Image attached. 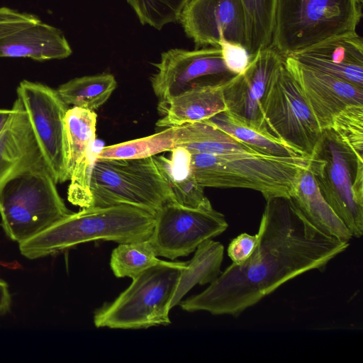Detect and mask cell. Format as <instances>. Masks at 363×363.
<instances>
[{
    "label": "cell",
    "mask_w": 363,
    "mask_h": 363,
    "mask_svg": "<svg viewBox=\"0 0 363 363\" xmlns=\"http://www.w3.org/2000/svg\"><path fill=\"white\" fill-rule=\"evenodd\" d=\"M257 244L242 264L232 263L202 292L181 301L182 310L238 317L286 282L323 272L350 246L313 225L289 199L266 201Z\"/></svg>",
    "instance_id": "6da1fadb"
},
{
    "label": "cell",
    "mask_w": 363,
    "mask_h": 363,
    "mask_svg": "<svg viewBox=\"0 0 363 363\" xmlns=\"http://www.w3.org/2000/svg\"><path fill=\"white\" fill-rule=\"evenodd\" d=\"M155 215L126 204L84 208L19 243V250L25 257L35 259L91 241L146 240L152 233Z\"/></svg>",
    "instance_id": "7a4b0ae2"
},
{
    "label": "cell",
    "mask_w": 363,
    "mask_h": 363,
    "mask_svg": "<svg viewBox=\"0 0 363 363\" xmlns=\"http://www.w3.org/2000/svg\"><path fill=\"white\" fill-rule=\"evenodd\" d=\"M309 160L303 155L260 153L191 154L194 177L201 186L250 189L260 192L266 201L289 199Z\"/></svg>",
    "instance_id": "3957f363"
},
{
    "label": "cell",
    "mask_w": 363,
    "mask_h": 363,
    "mask_svg": "<svg viewBox=\"0 0 363 363\" xmlns=\"http://www.w3.org/2000/svg\"><path fill=\"white\" fill-rule=\"evenodd\" d=\"M363 0H275L272 45L284 57L357 33Z\"/></svg>",
    "instance_id": "277c9868"
},
{
    "label": "cell",
    "mask_w": 363,
    "mask_h": 363,
    "mask_svg": "<svg viewBox=\"0 0 363 363\" xmlns=\"http://www.w3.org/2000/svg\"><path fill=\"white\" fill-rule=\"evenodd\" d=\"M309 167L321 194L352 237L363 235V157L331 128L323 130Z\"/></svg>",
    "instance_id": "5b68a950"
},
{
    "label": "cell",
    "mask_w": 363,
    "mask_h": 363,
    "mask_svg": "<svg viewBox=\"0 0 363 363\" xmlns=\"http://www.w3.org/2000/svg\"><path fill=\"white\" fill-rule=\"evenodd\" d=\"M186 264L165 261L140 273L116 299L94 311L95 327L142 329L170 324V303Z\"/></svg>",
    "instance_id": "8992f818"
},
{
    "label": "cell",
    "mask_w": 363,
    "mask_h": 363,
    "mask_svg": "<svg viewBox=\"0 0 363 363\" xmlns=\"http://www.w3.org/2000/svg\"><path fill=\"white\" fill-rule=\"evenodd\" d=\"M56 184L43 165L14 177L0 189L1 225L10 239L21 243L73 213Z\"/></svg>",
    "instance_id": "52a82bcc"
},
{
    "label": "cell",
    "mask_w": 363,
    "mask_h": 363,
    "mask_svg": "<svg viewBox=\"0 0 363 363\" xmlns=\"http://www.w3.org/2000/svg\"><path fill=\"white\" fill-rule=\"evenodd\" d=\"M90 191L94 207L126 204L156 214L162 206L173 201L170 188L154 156L96 157L90 177Z\"/></svg>",
    "instance_id": "ba28073f"
},
{
    "label": "cell",
    "mask_w": 363,
    "mask_h": 363,
    "mask_svg": "<svg viewBox=\"0 0 363 363\" xmlns=\"http://www.w3.org/2000/svg\"><path fill=\"white\" fill-rule=\"evenodd\" d=\"M262 109L267 129L272 135L302 155L311 156L322 130L284 60L274 74Z\"/></svg>",
    "instance_id": "9c48e42d"
},
{
    "label": "cell",
    "mask_w": 363,
    "mask_h": 363,
    "mask_svg": "<svg viewBox=\"0 0 363 363\" xmlns=\"http://www.w3.org/2000/svg\"><path fill=\"white\" fill-rule=\"evenodd\" d=\"M228 227L225 216L212 205L195 208L169 201L157 211L148 241L157 256L174 260L194 252L201 242L220 235Z\"/></svg>",
    "instance_id": "30bf717a"
},
{
    "label": "cell",
    "mask_w": 363,
    "mask_h": 363,
    "mask_svg": "<svg viewBox=\"0 0 363 363\" xmlns=\"http://www.w3.org/2000/svg\"><path fill=\"white\" fill-rule=\"evenodd\" d=\"M16 91L55 181L57 184L69 180L65 130L69 106L57 89L41 83L23 80Z\"/></svg>",
    "instance_id": "8fae6325"
},
{
    "label": "cell",
    "mask_w": 363,
    "mask_h": 363,
    "mask_svg": "<svg viewBox=\"0 0 363 363\" xmlns=\"http://www.w3.org/2000/svg\"><path fill=\"white\" fill-rule=\"evenodd\" d=\"M153 65L157 71L150 82L158 98V112L172 99L186 91L234 76L225 65L220 47L170 49L162 52L160 62Z\"/></svg>",
    "instance_id": "7c38bea8"
},
{
    "label": "cell",
    "mask_w": 363,
    "mask_h": 363,
    "mask_svg": "<svg viewBox=\"0 0 363 363\" xmlns=\"http://www.w3.org/2000/svg\"><path fill=\"white\" fill-rule=\"evenodd\" d=\"M179 21L195 49L219 47L221 40L247 50L246 16L241 0H191Z\"/></svg>",
    "instance_id": "4fadbf2b"
},
{
    "label": "cell",
    "mask_w": 363,
    "mask_h": 363,
    "mask_svg": "<svg viewBox=\"0 0 363 363\" xmlns=\"http://www.w3.org/2000/svg\"><path fill=\"white\" fill-rule=\"evenodd\" d=\"M284 60L272 45L257 52L244 72L226 81L223 92L227 111L259 128L267 129L262 105Z\"/></svg>",
    "instance_id": "5bb4252c"
},
{
    "label": "cell",
    "mask_w": 363,
    "mask_h": 363,
    "mask_svg": "<svg viewBox=\"0 0 363 363\" xmlns=\"http://www.w3.org/2000/svg\"><path fill=\"white\" fill-rule=\"evenodd\" d=\"M284 64L297 82L320 129L331 128L335 116L350 105L363 104V88L340 78L308 69L289 56Z\"/></svg>",
    "instance_id": "9a60e30c"
},
{
    "label": "cell",
    "mask_w": 363,
    "mask_h": 363,
    "mask_svg": "<svg viewBox=\"0 0 363 363\" xmlns=\"http://www.w3.org/2000/svg\"><path fill=\"white\" fill-rule=\"evenodd\" d=\"M11 109L10 118L0 133V189L14 177L47 165L19 98Z\"/></svg>",
    "instance_id": "2e32d148"
},
{
    "label": "cell",
    "mask_w": 363,
    "mask_h": 363,
    "mask_svg": "<svg viewBox=\"0 0 363 363\" xmlns=\"http://www.w3.org/2000/svg\"><path fill=\"white\" fill-rule=\"evenodd\" d=\"M288 56L305 67L363 88V39L357 33L333 38Z\"/></svg>",
    "instance_id": "e0dca14e"
},
{
    "label": "cell",
    "mask_w": 363,
    "mask_h": 363,
    "mask_svg": "<svg viewBox=\"0 0 363 363\" xmlns=\"http://www.w3.org/2000/svg\"><path fill=\"white\" fill-rule=\"evenodd\" d=\"M72 53L62 31L42 21L0 40V58L23 57L45 61L67 58Z\"/></svg>",
    "instance_id": "ac0fdd59"
},
{
    "label": "cell",
    "mask_w": 363,
    "mask_h": 363,
    "mask_svg": "<svg viewBox=\"0 0 363 363\" xmlns=\"http://www.w3.org/2000/svg\"><path fill=\"white\" fill-rule=\"evenodd\" d=\"M228 79L196 87L174 97L159 112L162 117L156 125L165 128L181 126L209 119L226 111L223 90Z\"/></svg>",
    "instance_id": "d6986e66"
},
{
    "label": "cell",
    "mask_w": 363,
    "mask_h": 363,
    "mask_svg": "<svg viewBox=\"0 0 363 363\" xmlns=\"http://www.w3.org/2000/svg\"><path fill=\"white\" fill-rule=\"evenodd\" d=\"M289 199L324 233L345 241L353 238L323 198L308 163L301 172Z\"/></svg>",
    "instance_id": "ffe728a7"
},
{
    "label": "cell",
    "mask_w": 363,
    "mask_h": 363,
    "mask_svg": "<svg viewBox=\"0 0 363 363\" xmlns=\"http://www.w3.org/2000/svg\"><path fill=\"white\" fill-rule=\"evenodd\" d=\"M169 157L155 155L159 168L172 194L173 201L189 208L211 206L203 188L196 180L191 165V153L182 147L170 151Z\"/></svg>",
    "instance_id": "44dd1931"
},
{
    "label": "cell",
    "mask_w": 363,
    "mask_h": 363,
    "mask_svg": "<svg viewBox=\"0 0 363 363\" xmlns=\"http://www.w3.org/2000/svg\"><path fill=\"white\" fill-rule=\"evenodd\" d=\"M175 127V147H184L191 154L227 155L259 153L218 128L210 119Z\"/></svg>",
    "instance_id": "7402d4cb"
},
{
    "label": "cell",
    "mask_w": 363,
    "mask_h": 363,
    "mask_svg": "<svg viewBox=\"0 0 363 363\" xmlns=\"http://www.w3.org/2000/svg\"><path fill=\"white\" fill-rule=\"evenodd\" d=\"M223 256L224 246L220 242L208 239L201 242L193 257L180 271L170 309L178 305L194 286L211 284L214 281L221 273Z\"/></svg>",
    "instance_id": "603a6c76"
},
{
    "label": "cell",
    "mask_w": 363,
    "mask_h": 363,
    "mask_svg": "<svg viewBox=\"0 0 363 363\" xmlns=\"http://www.w3.org/2000/svg\"><path fill=\"white\" fill-rule=\"evenodd\" d=\"M209 119L218 128L259 153L279 157L302 155L267 129L259 128L227 110Z\"/></svg>",
    "instance_id": "cb8c5ba5"
},
{
    "label": "cell",
    "mask_w": 363,
    "mask_h": 363,
    "mask_svg": "<svg viewBox=\"0 0 363 363\" xmlns=\"http://www.w3.org/2000/svg\"><path fill=\"white\" fill-rule=\"evenodd\" d=\"M97 115L76 106L69 108L65 119L67 173L69 180L75 167L93 151Z\"/></svg>",
    "instance_id": "d4e9b609"
},
{
    "label": "cell",
    "mask_w": 363,
    "mask_h": 363,
    "mask_svg": "<svg viewBox=\"0 0 363 363\" xmlns=\"http://www.w3.org/2000/svg\"><path fill=\"white\" fill-rule=\"evenodd\" d=\"M117 86L113 75L104 73L74 78L57 89L65 104L94 111L105 104Z\"/></svg>",
    "instance_id": "484cf974"
},
{
    "label": "cell",
    "mask_w": 363,
    "mask_h": 363,
    "mask_svg": "<svg viewBox=\"0 0 363 363\" xmlns=\"http://www.w3.org/2000/svg\"><path fill=\"white\" fill-rule=\"evenodd\" d=\"M176 127L166 128L153 135L101 148L99 159H138L152 157L175 148Z\"/></svg>",
    "instance_id": "4316f807"
},
{
    "label": "cell",
    "mask_w": 363,
    "mask_h": 363,
    "mask_svg": "<svg viewBox=\"0 0 363 363\" xmlns=\"http://www.w3.org/2000/svg\"><path fill=\"white\" fill-rule=\"evenodd\" d=\"M164 262L157 258L146 240L118 244L111 252L110 267L116 277L133 279L147 269Z\"/></svg>",
    "instance_id": "83f0119b"
},
{
    "label": "cell",
    "mask_w": 363,
    "mask_h": 363,
    "mask_svg": "<svg viewBox=\"0 0 363 363\" xmlns=\"http://www.w3.org/2000/svg\"><path fill=\"white\" fill-rule=\"evenodd\" d=\"M246 16L247 51L252 57L272 42L275 0H241Z\"/></svg>",
    "instance_id": "f1b7e54d"
},
{
    "label": "cell",
    "mask_w": 363,
    "mask_h": 363,
    "mask_svg": "<svg viewBox=\"0 0 363 363\" xmlns=\"http://www.w3.org/2000/svg\"><path fill=\"white\" fill-rule=\"evenodd\" d=\"M141 24L161 30L166 24L179 21L191 0H126Z\"/></svg>",
    "instance_id": "f546056e"
},
{
    "label": "cell",
    "mask_w": 363,
    "mask_h": 363,
    "mask_svg": "<svg viewBox=\"0 0 363 363\" xmlns=\"http://www.w3.org/2000/svg\"><path fill=\"white\" fill-rule=\"evenodd\" d=\"M359 156H363V104L350 105L333 118L330 128Z\"/></svg>",
    "instance_id": "4dcf8cb0"
},
{
    "label": "cell",
    "mask_w": 363,
    "mask_h": 363,
    "mask_svg": "<svg viewBox=\"0 0 363 363\" xmlns=\"http://www.w3.org/2000/svg\"><path fill=\"white\" fill-rule=\"evenodd\" d=\"M40 21V18L35 14L6 6L0 7V40Z\"/></svg>",
    "instance_id": "1f68e13d"
},
{
    "label": "cell",
    "mask_w": 363,
    "mask_h": 363,
    "mask_svg": "<svg viewBox=\"0 0 363 363\" xmlns=\"http://www.w3.org/2000/svg\"><path fill=\"white\" fill-rule=\"evenodd\" d=\"M219 47L227 69L234 75L244 72L252 60L247 50L240 44L226 40H221Z\"/></svg>",
    "instance_id": "d6a6232c"
},
{
    "label": "cell",
    "mask_w": 363,
    "mask_h": 363,
    "mask_svg": "<svg viewBox=\"0 0 363 363\" xmlns=\"http://www.w3.org/2000/svg\"><path fill=\"white\" fill-rule=\"evenodd\" d=\"M257 235L242 233L233 238L228 247V255L235 264L244 263L253 253L257 244Z\"/></svg>",
    "instance_id": "836d02e7"
},
{
    "label": "cell",
    "mask_w": 363,
    "mask_h": 363,
    "mask_svg": "<svg viewBox=\"0 0 363 363\" xmlns=\"http://www.w3.org/2000/svg\"><path fill=\"white\" fill-rule=\"evenodd\" d=\"M11 298L7 283L0 279V316L8 313L11 308Z\"/></svg>",
    "instance_id": "e575fe53"
},
{
    "label": "cell",
    "mask_w": 363,
    "mask_h": 363,
    "mask_svg": "<svg viewBox=\"0 0 363 363\" xmlns=\"http://www.w3.org/2000/svg\"><path fill=\"white\" fill-rule=\"evenodd\" d=\"M11 113V109L0 108V133L7 124Z\"/></svg>",
    "instance_id": "d590c367"
}]
</instances>
